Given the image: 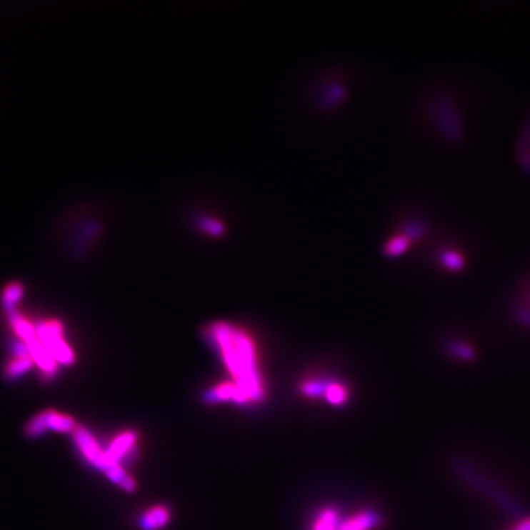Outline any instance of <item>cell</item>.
Here are the masks:
<instances>
[{"label": "cell", "instance_id": "6da1fadb", "mask_svg": "<svg viewBox=\"0 0 530 530\" xmlns=\"http://www.w3.org/2000/svg\"><path fill=\"white\" fill-rule=\"evenodd\" d=\"M205 336L221 357L231 381L246 393L251 404L261 403L266 396V388L252 335L242 326L215 322L205 328Z\"/></svg>", "mask_w": 530, "mask_h": 530}, {"label": "cell", "instance_id": "7a4b0ae2", "mask_svg": "<svg viewBox=\"0 0 530 530\" xmlns=\"http://www.w3.org/2000/svg\"><path fill=\"white\" fill-rule=\"evenodd\" d=\"M73 441L84 459L92 468L104 474L111 483L119 487L122 491L134 494L139 489L134 476L128 473L123 465L116 464L109 459L106 451L101 448L95 436L92 435L91 431L79 425L78 429L73 432Z\"/></svg>", "mask_w": 530, "mask_h": 530}, {"label": "cell", "instance_id": "3957f363", "mask_svg": "<svg viewBox=\"0 0 530 530\" xmlns=\"http://www.w3.org/2000/svg\"><path fill=\"white\" fill-rule=\"evenodd\" d=\"M6 317L19 340H21L22 343L26 345L35 365L41 369V374L48 381L54 379L59 371V365L53 360V357L44 348V344L39 339L35 324H32L26 317L22 316L21 313H19V311L6 314Z\"/></svg>", "mask_w": 530, "mask_h": 530}, {"label": "cell", "instance_id": "277c9868", "mask_svg": "<svg viewBox=\"0 0 530 530\" xmlns=\"http://www.w3.org/2000/svg\"><path fill=\"white\" fill-rule=\"evenodd\" d=\"M35 326L39 339L59 367L73 365L76 356L64 338L63 324L57 319H44Z\"/></svg>", "mask_w": 530, "mask_h": 530}, {"label": "cell", "instance_id": "5b68a950", "mask_svg": "<svg viewBox=\"0 0 530 530\" xmlns=\"http://www.w3.org/2000/svg\"><path fill=\"white\" fill-rule=\"evenodd\" d=\"M78 422L69 414L61 413L53 409L39 411L25 426L27 439H36L46 435L47 432L57 434H71L78 429Z\"/></svg>", "mask_w": 530, "mask_h": 530}, {"label": "cell", "instance_id": "8992f818", "mask_svg": "<svg viewBox=\"0 0 530 530\" xmlns=\"http://www.w3.org/2000/svg\"><path fill=\"white\" fill-rule=\"evenodd\" d=\"M205 404H220V403H232V404L248 406L251 400L248 399L241 388L234 381H224L218 383L205 391L203 396Z\"/></svg>", "mask_w": 530, "mask_h": 530}, {"label": "cell", "instance_id": "52a82bcc", "mask_svg": "<svg viewBox=\"0 0 530 530\" xmlns=\"http://www.w3.org/2000/svg\"><path fill=\"white\" fill-rule=\"evenodd\" d=\"M138 441H139V435L136 431H123L112 439V442L104 451L111 461L116 464L123 465L126 459L134 456Z\"/></svg>", "mask_w": 530, "mask_h": 530}, {"label": "cell", "instance_id": "ba28073f", "mask_svg": "<svg viewBox=\"0 0 530 530\" xmlns=\"http://www.w3.org/2000/svg\"><path fill=\"white\" fill-rule=\"evenodd\" d=\"M34 366H36L35 362L29 354L26 345L22 343L21 340H18L15 343L14 357L6 362L3 369V374L8 381L14 382L24 377L27 372H30Z\"/></svg>", "mask_w": 530, "mask_h": 530}, {"label": "cell", "instance_id": "9c48e42d", "mask_svg": "<svg viewBox=\"0 0 530 530\" xmlns=\"http://www.w3.org/2000/svg\"><path fill=\"white\" fill-rule=\"evenodd\" d=\"M172 509L165 504H154L140 513L136 526L139 530H164L172 521Z\"/></svg>", "mask_w": 530, "mask_h": 530}, {"label": "cell", "instance_id": "30bf717a", "mask_svg": "<svg viewBox=\"0 0 530 530\" xmlns=\"http://www.w3.org/2000/svg\"><path fill=\"white\" fill-rule=\"evenodd\" d=\"M382 524V516L374 509H361L343 516L339 530H376Z\"/></svg>", "mask_w": 530, "mask_h": 530}, {"label": "cell", "instance_id": "8fae6325", "mask_svg": "<svg viewBox=\"0 0 530 530\" xmlns=\"http://www.w3.org/2000/svg\"><path fill=\"white\" fill-rule=\"evenodd\" d=\"M434 117L441 131L449 139L459 136V126L452 104L447 101L439 100L434 104Z\"/></svg>", "mask_w": 530, "mask_h": 530}, {"label": "cell", "instance_id": "7c38bea8", "mask_svg": "<svg viewBox=\"0 0 530 530\" xmlns=\"http://www.w3.org/2000/svg\"><path fill=\"white\" fill-rule=\"evenodd\" d=\"M343 513L335 506H324L313 513L307 530H339Z\"/></svg>", "mask_w": 530, "mask_h": 530}, {"label": "cell", "instance_id": "4fadbf2b", "mask_svg": "<svg viewBox=\"0 0 530 530\" xmlns=\"http://www.w3.org/2000/svg\"><path fill=\"white\" fill-rule=\"evenodd\" d=\"M346 96V87L338 81H331L323 87L322 94L318 99V107L324 111L331 109L341 102Z\"/></svg>", "mask_w": 530, "mask_h": 530}, {"label": "cell", "instance_id": "5bb4252c", "mask_svg": "<svg viewBox=\"0 0 530 530\" xmlns=\"http://www.w3.org/2000/svg\"><path fill=\"white\" fill-rule=\"evenodd\" d=\"M25 295V287L20 281H11L1 291V307L6 314L18 311V304Z\"/></svg>", "mask_w": 530, "mask_h": 530}, {"label": "cell", "instance_id": "9a60e30c", "mask_svg": "<svg viewBox=\"0 0 530 530\" xmlns=\"http://www.w3.org/2000/svg\"><path fill=\"white\" fill-rule=\"evenodd\" d=\"M350 391L344 383L338 381H328L326 391H324V400L334 406L344 405L349 400Z\"/></svg>", "mask_w": 530, "mask_h": 530}, {"label": "cell", "instance_id": "2e32d148", "mask_svg": "<svg viewBox=\"0 0 530 530\" xmlns=\"http://www.w3.org/2000/svg\"><path fill=\"white\" fill-rule=\"evenodd\" d=\"M326 383H328L326 379H318V377L306 379L304 382L301 383V393L304 396L309 398V399L323 398L324 396V391H326Z\"/></svg>", "mask_w": 530, "mask_h": 530}, {"label": "cell", "instance_id": "e0dca14e", "mask_svg": "<svg viewBox=\"0 0 530 530\" xmlns=\"http://www.w3.org/2000/svg\"><path fill=\"white\" fill-rule=\"evenodd\" d=\"M411 244L403 234H396L383 246V253L387 256H398L406 251L409 244Z\"/></svg>", "mask_w": 530, "mask_h": 530}, {"label": "cell", "instance_id": "ac0fdd59", "mask_svg": "<svg viewBox=\"0 0 530 530\" xmlns=\"http://www.w3.org/2000/svg\"><path fill=\"white\" fill-rule=\"evenodd\" d=\"M196 225L198 226L199 230L203 231L208 235L214 236V237H219L225 234V226L220 220L218 219L210 218L206 215H201L198 216L196 220Z\"/></svg>", "mask_w": 530, "mask_h": 530}, {"label": "cell", "instance_id": "d6986e66", "mask_svg": "<svg viewBox=\"0 0 530 530\" xmlns=\"http://www.w3.org/2000/svg\"><path fill=\"white\" fill-rule=\"evenodd\" d=\"M425 230H426V226L421 220L409 219L403 224L400 234H403L410 242H414L425 235Z\"/></svg>", "mask_w": 530, "mask_h": 530}, {"label": "cell", "instance_id": "ffe728a7", "mask_svg": "<svg viewBox=\"0 0 530 530\" xmlns=\"http://www.w3.org/2000/svg\"><path fill=\"white\" fill-rule=\"evenodd\" d=\"M441 261L442 264L451 270H461L464 266V259L459 253L452 252V251H446L441 254Z\"/></svg>", "mask_w": 530, "mask_h": 530}, {"label": "cell", "instance_id": "44dd1931", "mask_svg": "<svg viewBox=\"0 0 530 530\" xmlns=\"http://www.w3.org/2000/svg\"><path fill=\"white\" fill-rule=\"evenodd\" d=\"M449 351L453 356L458 357L461 360L470 361L475 359V351L473 348L461 343H453L449 345Z\"/></svg>", "mask_w": 530, "mask_h": 530}, {"label": "cell", "instance_id": "7402d4cb", "mask_svg": "<svg viewBox=\"0 0 530 530\" xmlns=\"http://www.w3.org/2000/svg\"><path fill=\"white\" fill-rule=\"evenodd\" d=\"M509 530H530V517L523 518Z\"/></svg>", "mask_w": 530, "mask_h": 530}, {"label": "cell", "instance_id": "603a6c76", "mask_svg": "<svg viewBox=\"0 0 530 530\" xmlns=\"http://www.w3.org/2000/svg\"><path fill=\"white\" fill-rule=\"evenodd\" d=\"M521 322L526 323L528 326H530V313L529 312H521Z\"/></svg>", "mask_w": 530, "mask_h": 530}]
</instances>
